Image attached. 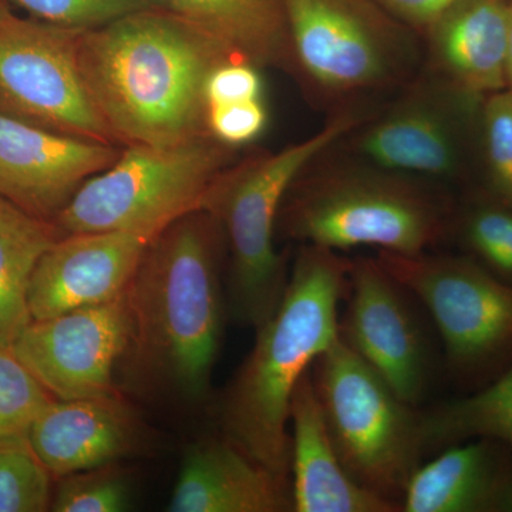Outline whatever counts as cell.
Listing matches in <instances>:
<instances>
[{
  "mask_svg": "<svg viewBox=\"0 0 512 512\" xmlns=\"http://www.w3.org/2000/svg\"><path fill=\"white\" fill-rule=\"evenodd\" d=\"M225 241L208 212H191L148 244L126 291L130 339L117 366L120 392L198 406L210 396L227 293Z\"/></svg>",
  "mask_w": 512,
  "mask_h": 512,
  "instance_id": "6da1fadb",
  "label": "cell"
},
{
  "mask_svg": "<svg viewBox=\"0 0 512 512\" xmlns=\"http://www.w3.org/2000/svg\"><path fill=\"white\" fill-rule=\"evenodd\" d=\"M237 59L165 8L80 30L84 86L117 146L168 147L211 136L208 79Z\"/></svg>",
  "mask_w": 512,
  "mask_h": 512,
  "instance_id": "7a4b0ae2",
  "label": "cell"
},
{
  "mask_svg": "<svg viewBox=\"0 0 512 512\" xmlns=\"http://www.w3.org/2000/svg\"><path fill=\"white\" fill-rule=\"evenodd\" d=\"M350 259L303 245L284 296L256 330L255 345L222 393L224 436L278 476L291 473L289 409L296 386L339 338Z\"/></svg>",
  "mask_w": 512,
  "mask_h": 512,
  "instance_id": "3957f363",
  "label": "cell"
},
{
  "mask_svg": "<svg viewBox=\"0 0 512 512\" xmlns=\"http://www.w3.org/2000/svg\"><path fill=\"white\" fill-rule=\"evenodd\" d=\"M359 121L355 113L339 114L298 143L229 165L212 184L201 210L224 235L228 316L239 326L258 329L284 296L289 272L275 249V232L286 194L309 164Z\"/></svg>",
  "mask_w": 512,
  "mask_h": 512,
  "instance_id": "277c9868",
  "label": "cell"
},
{
  "mask_svg": "<svg viewBox=\"0 0 512 512\" xmlns=\"http://www.w3.org/2000/svg\"><path fill=\"white\" fill-rule=\"evenodd\" d=\"M309 174L293 183L278 220L286 237L302 245L413 256L448 234L453 212L413 178L367 164Z\"/></svg>",
  "mask_w": 512,
  "mask_h": 512,
  "instance_id": "5b68a950",
  "label": "cell"
},
{
  "mask_svg": "<svg viewBox=\"0 0 512 512\" xmlns=\"http://www.w3.org/2000/svg\"><path fill=\"white\" fill-rule=\"evenodd\" d=\"M235 151L212 136L177 146L123 147L116 163L80 187L55 224L64 235L120 231L154 239L201 210Z\"/></svg>",
  "mask_w": 512,
  "mask_h": 512,
  "instance_id": "8992f818",
  "label": "cell"
},
{
  "mask_svg": "<svg viewBox=\"0 0 512 512\" xmlns=\"http://www.w3.org/2000/svg\"><path fill=\"white\" fill-rule=\"evenodd\" d=\"M311 375L349 476L400 505L407 481L427 454L421 410L400 399L340 338L315 360Z\"/></svg>",
  "mask_w": 512,
  "mask_h": 512,
  "instance_id": "52a82bcc",
  "label": "cell"
},
{
  "mask_svg": "<svg viewBox=\"0 0 512 512\" xmlns=\"http://www.w3.org/2000/svg\"><path fill=\"white\" fill-rule=\"evenodd\" d=\"M296 69L322 92L383 89L416 62L412 29L373 0H281Z\"/></svg>",
  "mask_w": 512,
  "mask_h": 512,
  "instance_id": "ba28073f",
  "label": "cell"
},
{
  "mask_svg": "<svg viewBox=\"0 0 512 512\" xmlns=\"http://www.w3.org/2000/svg\"><path fill=\"white\" fill-rule=\"evenodd\" d=\"M377 261L429 313L458 375H481L511 355L512 285L466 255L379 252Z\"/></svg>",
  "mask_w": 512,
  "mask_h": 512,
  "instance_id": "9c48e42d",
  "label": "cell"
},
{
  "mask_svg": "<svg viewBox=\"0 0 512 512\" xmlns=\"http://www.w3.org/2000/svg\"><path fill=\"white\" fill-rule=\"evenodd\" d=\"M79 33L15 15L0 20V113L63 136L117 146L84 86Z\"/></svg>",
  "mask_w": 512,
  "mask_h": 512,
  "instance_id": "30bf717a",
  "label": "cell"
},
{
  "mask_svg": "<svg viewBox=\"0 0 512 512\" xmlns=\"http://www.w3.org/2000/svg\"><path fill=\"white\" fill-rule=\"evenodd\" d=\"M483 103L433 76L363 128L357 154L367 165L413 180H457L478 140Z\"/></svg>",
  "mask_w": 512,
  "mask_h": 512,
  "instance_id": "8fae6325",
  "label": "cell"
},
{
  "mask_svg": "<svg viewBox=\"0 0 512 512\" xmlns=\"http://www.w3.org/2000/svg\"><path fill=\"white\" fill-rule=\"evenodd\" d=\"M339 338L404 402L419 407L429 389L433 352L412 292L377 259H350Z\"/></svg>",
  "mask_w": 512,
  "mask_h": 512,
  "instance_id": "7c38bea8",
  "label": "cell"
},
{
  "mask_svg": "<svg viewBox=\"0 0 512 512\" xmlns=\"http://www.w3.org/2000/svg\"><path fill=\"white\" fill-rule=\"evenodd\" d=\"M130 329L124 293L101 305L32 320L9 349L57 400L120 396L117 366Z\"/></svg>",
  "mask_w": 512,
  "mask_h": 512,
  "instance_id": "4fadbf2b",
  "label": "cell"
},
{
  "mask_svg": "<svg viewBox=\"0 0 512 512\" xmlns=\"http://www.w3.org/2000/svg\"><path fill=\"white\" fill-rule=\"evenodd\" d=\"M121 150L0 113V197L55 222L87 180L119 160Z\"/></svg>",
  "mask_w": 512,
  "mask_h": 512,
  "instance_id": "5bb4252c",
  "label": "cell"
},
{
  "mask_svg": "<svg viewBox=\"0 0 512 512\" xmlns=\"http://www.w3.org/2000/svg\"><path fill=\"white\" fill-rule=\"evenodd\" d=\"M133 232H84L57 239L40 258L29 288L32 320L114 301L126 293L148 244Z\"/></svg>",
  "mask_w": 512,
  "mask_h": 512,
  "instance_id": "9a60e30c",
  "label": "cell"
},
{
  "mask_svg": "<svg viewBox=\"0 0 512 512\" xmlns=\"http://www.w3.org/2000/svg\"><path fill=\"white\" fill-rule=\"evenodd\" d=\"M147 429L120 396L53 400L37 417L29 447L55 478L120 463L147 448Z\"/></svg>",
  "mask_w": 512,
  "mask_h": 512,
  "instance_id": "2e32d148",
  "label": "cell"
},
{
  "mask_svg": "<svg viewBox=\"0 0 512 512\" xmlns=\"http://www.w3.org/2000/svg\"><path fill=\"white\" fill-rule=\"evenodd\" d=\"M168 511H293L288 478L278 476L227 437L204 439L185 451Z\"/></svg>",
  "mask_w": 512,
  "mask_h": 512,
  "instance_id": "e0dca14e",
  "label": "cell"
},
{
  "mask_svg": "<svg viewBox=\"0 0 512 512\" xmlns=\"http://www.w3.org/2000/svg\"><path fill=\"white\" fill-rule=\"evenodd\" d=\"M512 0H461L426 33L431 72L451 89L485 100L508 87Z\"/></svg>",
  "mask_w": 512,
  "mask_h": 512,
  "instance_id": "ac0fdd59",
  "label": "cell"
},
{
  "mask_svg": "<svg viewBox=\"0 0 512 512\" xmlns=\"http://www.w3.org/2000/svg\"><path fill=\"white\" fill-rule=\"evenodd\" d=\"M291 485L296 512H396L400 505L356 483L330 439L311 370L296 386L289 409Z\"/></svg>",
  "mask_w": 512,
  "mask_h": 512,
  "instance_id": "d6986e66",
  "label": "cell"
},
{
  "mask_svg": "<svg viewBox=\"0 0 512 512\" xmlns=\"http://www.w3.org/2000/svg\"><path fill=\"white\" fill-rule=\"evenodd\" d=\"M443 450L414 470L400 498V511L497 512L512 464L508 447L473 439Z\"/></svg>",
  "mask_w": 512,
  "mask_h": 512,
  "instance_id": "ffe728a7",
  "label": "cell"
},
{
  "mask_svg": "<svg viewBox=\"0 0 512 512\" xmlns=\"http://www.w3.org/2000/svg\"><path fill=\"white\" fill-rule=\"evenodd\" d=\"M165 9L197 26L256 67L296 69L281 0H161Z\"/></svg>",
  "mask_w": 512,
  "mask_h": 512,
  "instance_id": "44dd1931",
  "label": "cell"
},
{
  "mask_svg": "<svg viewBox=\"0 0 512 512\" xmlns=\"http://www.w3.org/2000/svg\"><path fill=\"white\" fill-rule=\"evenodd\" d=\"M55 222L0 197V348L9 349L32 322L29 288L40 258L63 237Z\"/></svg>",
  "mask_w": 512,
  "mask_h": 512,
  "instance_id": "7402d4cb",
  "label": "cell"
},
{
  "mask_svg": "<svg viewBox=\"0 0 512 512\" xmlns=\"http://www.w3.org/2000/svg\"><path fill=\"white\" fill-rule=\"evenodd\" d=\"M427 453L473 439L512 448V362L477 393L421 412Z\"/></svg>",
  "mask_w": 512,
  "mask_h": 512,
  "instance_id": "603a6c76",
  "label": "cell"
},
{
  "mask_svg": "<svg viewBox=\"0 0 512 512\" xmlns=\"http://www.w3.org/2000/svg\"><path fill=\"white\" fill-rule=\"evenodd\" d=\"M456 234L464 255L512 285V204L484 188L474 192L457 214L448 234Z\"/></svg>",
  "mask_w": 512,
  "mask_h": 512,
  "instance_id": "cb8c5ba5",
  "label": "cell"
},
{
  "mask_svg": "<svg viewBox=\"0 0 512 512\" xmlns=\"http://www.w3.org/2000/svg\"><path fill=\"white\" fill-rule=\"evenodd\" d=\"M53 396L19 362L0 348V450L30 448V431Z\"/></svg>",
  "mask_w": 512,
  "mask_h": 512,
  "instance_id": "d4e9b609",
  "label": "cell"
},
{
  "mask_svg": "<svg viewBox=\"0 0 512 512\" xmlns=\"http://www.w3.org/2000/svg\"><path fill=\"white\" fill-rule=\"evenodd\" d=\"M478 147L483 160L484 190L512 204L511 87L484 100Z\"/></svg>",
  "mask_w": 512,
  "mask_h": 512,
  "instance_id": "484cf974",
  "label": "cell"
},
{
  "mask_svg": "<svg viewBox=\"0 0 512 512\" xmlns=\"http://www.w3.org/2000/svg\"><path fill=\"white\" fill-rule=\"evenodd\" d=\"M50 511L123 512L131 507V487L119 463L59 478Z\"/></svg>",
  "mask_w": 512,
  "mask_h": 512,
  "instance_id": "4316f807",
  "label": "cell"
},
{
  "mask_svg": "<svg viewBox=\"0 0 512 512\" xmlns=\"http://www.w3.org/2000/svg\"><path fill=\"white\" fill-rule=\"evenodd\" d=\"M52 478L30 448L0 450V512L49 511Z\"/></svg>",
  "mask_w": 512,
  "mask_h": 512,
  "instance_id": "83f0119b",
  "label": "cell"
},
{
  "mask_svg": "<svg viewBox=\"0 0 512 512\" xmlns=\"http://www.w3.org/2000/svg\"><path fill=\"white\" fill-rule=\"evenodd\" d=\"M36 20L64 29L89 30L141 10L164 8L161 0H10Z\"/></svg>",
  "mask_w": 512,
  "mask_h": 512,
  "instance_id": "f1b7e54d",
  "label": "cell"
},
{
  "mask_svg": "<svg viewBox=\"0 0 512 512\" xmlns=\"http://www.w3.org/2000/svg\"><path fill=\"white\" fill-rule=\"evenodd\" d=\"M268 119L264 99L208 107L211 136L232 148L247 146L261 137Z\"/></svg>",
  "mask_w": 512,
  "mask_h": 512,
  "instance_id": "f546056e",
  "label": "cell"
},
{
  "mask_svg": "<svg viewBox=\"0 0 512 512\" xmlns=\"http://www.w3.org/2000/svg\"><path fill=\"white\" fill-rule=\"evenodd\" d=\"M205 94L208 107L264 99L261 69L245 60H228L212 72Z\"/></svg>",
  "mask_w": 512,
  "mask_h": 512,
  "instance_id": "4dcf8cb0",
  "label": "cell"
},
{
  "mask_svg": "<svg viewBox=\"0 0 512 512\" xmlns=\"http://www.w3.org/2000/svg\"><path fill=\"white\" fill-rule=\"evenodd\" d=\"M394 19L417 32H427L461 0H373Z\"/></svg>",
  "mask_w": 512,
  "mask_h": 512,
  "instance_id": "1f68e13d",
  "label": "cell"
},
{
  "mask_svg": "<svg viewBox=\"0 0 512 512\" xmlns=\"http://www.w3.org/2000/svg\"><path fill=\"white\" fill-rule=\"evenodd\" d=\"M497 512H512V464L505 477L500 498H498Z\"/></svg>",
  "mask_w": 512,
  "mask_h": 512,
  "instance_id": "d6a6232c",
  "label": "cell"
},
{
  "mask_svg": "<svg viewBox=\"0 0 512 512\" xmlns=\"http://www.w3.org/2000/svg\"><path fill=\"white\" fill-rule=\"evenodd\" d=\"M508 87L512 89V3L510 10V47H508Z\"/></svg>",
  "mask_w": 512,
  "mask_h": 512,
  "instance_id": "836d02e7",
  "label": "cell"
},
{
  "mask_svg": "<svg viewBox=\"0 0 512 512\" xmlns=\"http://www.w3.org/2000/svg\"><path fill=\"white\" fill-rule=\"evenodd\" d=\"M10 15H12V12H10L5 0H0V20L9 18Z\"/></svg>",
  "mask_w": 512,
  "mask_h": 512,
  "instance_id": "e575fe53",
  "label": "cell"
}]
</instances>
